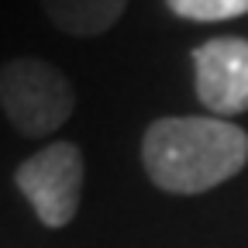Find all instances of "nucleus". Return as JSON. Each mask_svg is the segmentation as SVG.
Here are the masks:
<instances>
[{"mask_svg": "<svg viewBox=\"0 0 248 248\" xmlns=\"http://www.w3.org/2000/svg\"><path fill=\"white\" fill-rule=\"evenodd\" d=\"M83 179L86 162L76 141H52L42 152L28 155L14 172V186L45 228H66L76 221L83 200Z\"/></svg>", "mask_w": 248, "mask_h": 248, "instance_id": "nucleus-3", "label": "nucleus"}, {"mask_svg": "<svg viewBox=\"0 0 248 248\" xmlns=\"http://www.w3.org/2000/svg\"><path fill=\"white\" fill-rule=\"evenodd\" d=\"M197 100L210 117L248 110V38H210L193 48Z\"/></svg>", "mask_w": 248, "mask_h": 248, "instance_id": "nucleus-4", "label": "nucleus"}, {"mask_svg": "<svg viewBox=\"0 0 248 248\" xmlns=\"http://www.w3.org/2000/svg\"><path fill=\"white\" fill-rule=\"evenodd\" d=\"M128 0H42L45 17L73 38H97L117 24Z\"/></svg>", "mask_w": 248, "mask_h": 248, "instance_id": "nucleus-5", "label": "nucleus"}, {"mask_svg": "<svg viewBox=\"0 0 248 248\" xmlns=\"http://www.w3.org/2000/svg\"><path fill=\"white\" fill-rule=\"evenodd\" d=\"M141 162L166 193H207L245 169L248 135L224 117H162L145 128Z\"/></svg>", "mask_w": 248, "mask_h": 248, "instance_id": "nucleus-1", "label": "nucleus"}, {"mask_svg": "<svg viewBox=\"0 0 248 248\" xmlns=\"http://www.w3.org/2000/svg\"><path fill=\"white\" fill-rule=\"evenodd\" d=\"M166 7L186 21H231L248 14V0H166Z\"/></svg>", "mask_w": 248, "mask_h": 248, "instance_id": "nucleus-6", "label": "nucleus"}, {"mask_svg": "<svg viewBox=\"0 0 248 248\" xmlns=\"http://www.w3.org/2000/svg\"><path fill=\"white\" fill-rule=\"evenodd\" d=\"M0 110L21 138H48L73 117L76 90L48 59L17 55L0 66Z\"/></svg>", "mask_w": 248, "mask_h": 248, "instance_id": "nucleus-2", "label": "nucleus"}]
</instances>
